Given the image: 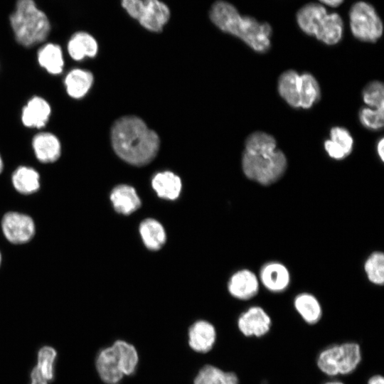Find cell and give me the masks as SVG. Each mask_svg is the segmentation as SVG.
Wrapping results in <instances>:
<instances>
[{
	"label": "cell",
	"mask_w": 384,
	"mask_h": 384,
	"mask_svg": "<svg viewBox=\"0 0 384 384\" xmlns=\"http://www.w3.org/2000/svg\"><path fill=\"white\" fill-rule=\"evenodd\" d=\"M111 141L116 154L124 161L135 166L149 163L159 148L158 134L148 128L144 122L135 116L118 119L111 131Z\"/></svg>",
	"instance_id": "cell-1"
},
{
	"label": "cell",
	"mask_w": 384,
	"mask_h": 384,
	"mask_svg": "<svg viewBox=\"0 0 384 384\" xmlns=\"http://www.w3.org/2000/svg\"><path fill=\"white\" fill-rule=\"evenodd\" d=\"M274 138L262 132L251 134L245 142L242 169L247 177L262 185L274 183L287 167V159L276 149Z\"/></svg>",
	"instance_id": "cell-2"
},
{
	"label": "cell",
	"mask_w": 384,
	"mask_h": 384,
	"mask_svg": "<svg viewBox=\"0 0 384 384\" xmlns=\"http://www.w3.org/2000/svg\"><path fill=\"white\" fill-rule=\"evenodd\" d=\"M210 21L222 31L240 38L252 49L265 53L271 46V26L248 16H241L229 2L218 0L209 11Z\"/></svg>",
	"instance_id": "cell-3"
},
{
	"label": "cell",
	"mask_w": 384,
	"mask_h": 384,
	"mask_svg": "<svg viewBox=\"0 0 384 384\" xmlns=\"http://www.w3.org/2000/svg\"><path fill=\"white\" fill-rule=\"evenodd\" d=\"M9 21L16 41L26 47L45 41L50 29L47 16L33 0H17Z\"/></svg>",
	"instance_id": "cell-4"
},
{
	"label": "cell",
	"mask_w": 384,
	"mask_h": 384,
	"mask_svg": "<svg viewBox=\"0 0 384 384\" xmlns=\"http://www.w3.org/2000/svg\"><path fill=\"white\" fill-rule=\"evenodd\" d=\"M297 21L304 33L327 45H334L342 38L343 23L340 15L329 13L321 4L309 3L302 6L297 14Z\"/></svg>",
	"instance_id": "cell-5"
},
{
	"label": "cell",
	"mask_w": 384,
	"mask_h": 384,
	"mask_svg": "<svg viewBox=\"0 0 384 384\" xmlns=\"http://www.w3.org/2000/svg\"><path fill=\"white\" fill-rule=\"evenodd\" d=\"M362 359L361 349L356 342L333 344L323 349L316 358L319 369L331 377L352 373Z\"/></svg>",
	"instance_id": "cell-6"
},
{
	"label": "cell",
	"mask_w": 384,
	"mask_h": 384,
	"mask_svg": "<svg viewBox=\"0 0 384 384\" xmlns=\"http://www.w3.org/2000/svg\"><path fill=\"white\" fill-rule=\"evenodd\" d=\"M353 35L360 41L373 43L383 34V23L375 9L365 1H358L349 12Z\"/></svg>",
	"instance_id": "cell-7"
},
{
	"label": "cell",
	"mask_w": 384,
	"mask_h": 384,
	"mask_svg": "<svg viewBox=\"0 0 384 384\" xmlns=\"http://www.w3.org/2000/svg\"><path fill=\"white\" fill-rule=\"evenodd\" d=\"M3 231L6 238L14 243L28 241L34 234V223L32 219L18 213L6 214L2 221Z\"/></svg>",
	"instance_id": "cell-8"
},
{
	"label": "cell",
	"mask_w": 384,
	"mask_h": 384,
	"mask_svg": "<svg viewBox=\"0 0 384 384\" xmlns=\"http://www.w3.org/2000/svg\"><path fill=\"white\" fill-rule=\"evenodd\" d=\"M271 319L260 306H252L242 313L238 319V326L245 336L261 337L267 334L271 328Z\"/></svg>",
	"instance_id": "cell-9"
},
{
	"label": "cell",
	"mask_w": 384,
	"mask_h": 384,
	"mask_svg": "<svg viewBox=\"0 0 384 384\" xmlns=\"http://www.w3.org/2000/svg\"><path fill=\"white\" fill-rule=\"evenodd\" d=\"M95 366L100 378L106 384H119L124 377L119 359L112 346L99 351Z\"/></svg>",
	"instance_id": "cell-10"
},
{
	"label": "cell",
	"mask_w": 384,
	"mask_h": 384,
	"mask_svg": "<svg viewBox=\"0 0 384 384\" xmlns=\"http://www.w3.org/2000/svg\"><path fill=\"white\" fill-rule=\"evenodd\" d=\"M144 6L138 21L146 30L152 32L162 31L169 20V6L160 0H143Z\"/></svg>",
	"instance_id": "cell-11"
},
{
	"label": "cell",
	"mask_w": 384,
	"mask_h": 384,
	"mask_svg": "<svg viewBox=\"0 0 384 384\" xmlns=\"http://www.w3.org/2000/svg\"><path fill=\"white\" fill-rule=\"evenodd\" d=\"M188 342L194 351L205 353L210 351L216 341V331L213 324L206 321H198L189 328Z\"/></svg>",
	"instance_id": "cell-12"
},
{
	"label": "cell",
	"mask_w": 384,
	"mask_h": 384,
	"mask_svg": "<svg viewBox=\"0 0 384 384\" xmlns=\"http://www.w3.org/2000/svg\"><path fill=\"white\" fill-rule=\"evenodd\" d=\"M50 112V107L46 100L40 97H33L23 108L22 122L28 127H43L48 121Z\"/></svg>",
	"instance_id": "cell-13"
},
{
	"label": "cell",
	"mask_w": 384,
	"mask_h": 384,
	"mask_svg": "<svg viewBox=\"0 0 384 384\" xmlns=\"http://www.w3.org/2000/svg\"><path fill=\"white\" fill-rule=\"evenodd\" d=\"M259 288L256 275L250 270L237 272L230 279L228 289L235 298L248 299L254 297Z\"/></svg>",
	"instance_id": "cell-14"
},
{
	"label": "cell",
	"mask_w": 384,
	"mask_h": 384,
	"mask_svg": "<svg viewBox=\"0 0 384 384\" xmlns=\"http://www.w3.org/2000/svg\"><path fill=\"white\" fill-rule=\"evenodd\" d=\"M36 158L41 162L55 161L60 156L61 146L59 139L49 132L36 134L32 142Z\"/></svg>",
	"instance_id": "cell-15"
},
{
	"label": "cell",
	"mask_w": 384,
	"mask_h": 384,
	"mask_svg": "<svg viewBox=\"0 0 384 384\" xmlns=\"http://www.w3.org/2000/svg\"><path fill=\"white\" fill-rule=\"evenodd\" d=\"M260 279L270 291L279 292L287 287L289 283V273L282 264L269 262L261 269Z\"/></svg>",
	"instance_id": "cell-16"
},
{
	"label": "cell",
	"mask_w": 384,
	"mask_h": 384,
	"mask_svg": "<svg viewBox=\"0 0 384 384\" xmlns=\"http://www.w3.org/2000/svg\"><path fill=\"white\" fill-rule=\"evenodd\" d=\"M110 199L114 209L124 215L133 213L141 204L135 189L128 185L116 186L111 193Z\"/></svg>",
	"instance_id": "cell-17"
},
{
	"label": "cell",
	"mask_w": 384,
	"mask_h": 384,
	"mask_svg": "<svg viewBox=\"0 0 384 384\" xmlns=\"http://www.w3.org/2000/svg\"><path fill=\"white\" fill-rule=\"evenodd\" d=\"M97 49V43L94 37L82 31L75 33L68 43V53L75 60H80L85 57L95 56Z\"/></svg>",
	"instance_id": "cell-18"
},
{
	"label": "cell",
	"mask_w": 384,
	"mask_h": 384,
	"mask_svg": "<svg viewBox=\"0 0 384 384\" xmlns=\"http://www.w3.org/2000/svg\"><path fill=\"white\" fill-rule=\"evenodd\" d=\"M151 184L159 197L169 200L177 198L181 189L180 178L170 171L156 174L152 178Z\"/></svg>",
	"instance_id": "cell-19"
},
{
	"label": "cell",
	"mask_w": 384,
	"mask_h": 384,
	"mask_svg": "<svg viewBox=\"0 0 384 384\" xmlns=\"http://www.w3.org/2000/svg\"><path fill=\"white\" fill-rule=\"evenodd\" d=\"M92 82V74L82 69L70 70L65 79L66 91L71 97L75 99L84 97L91 87Z\"/></svg>",
	"instance_id": "cell-20"
},
{
	"label": "cell",
	"mask_w": 384,
	"mask_h": 384,
	"mask_svg": "<svg viewBox=\"0 0 384 384\" xmlns=\"http://www.w3.org/2000/svg\"><path fill=\"white\" fill-rule=\"evenodd\" d=\"M299 78L294 70L283 73L278 80V91L281 97L292 107H299Z\"/></svg>",
	"instance_id": "cell-21"
},
{
	"label": "cell",
	"mask_w": 384,
	"mask_h": 384,
	"mask_svg": "<svg viewBox=\"0 0 384 384\" xmlns=\"http://www.w3.org/2000/svg\"><path fill=\"white\" fill-rule=\"evenodd\" d=\"M193 384H239V379L233 372L223 371L213 365H206L198 371Z\"/></svg>",
	"instance_id": "cell-22"
},
{
	"label": "cell",
	"mask_w": 384,
	"mask_h": 384,
	"mask_svg": "<svg viewBox=\"0 0 384 384\" xmlns=\"http://www.w3.org/2000/svg\"><path fill=\"white\" fill-rule=\"evenodd\" d=\"M38 61L48 73L53 75L61 73L64 61L60 47L53 43L45 45L38 52Z\"/></svg>",
	"instance_id": "cell-23"
},
{
	"label": "cell",
	"mask_w": 384,
	"mask_h": 384,
	"mask_svg": "<svg viewBox=\"0 0 384 384\" xmlns=\"http://www.w3.org/2000/svg\"><path fill=\"white\" fill-rule=\"evenodd\" d=\"M139 231L144 245L150 250H156L161 247L166 240V233L163 226L156 220H144L139 227Z\"/></svg>",
	"instance_id": "cell-24"
},
{
	"label": "cell",
	"mask_w": 384,
	"mask_h": 384,
	"mask_svg": "<svg viewBox=\"0 0 384 384\" xmlns=\"http://www.w3.org/2000/svg\"><path fill=\"white\" fill-rule=\"evenodd\" d=\"M294 306L302 319L309 324L317 323L321 317V307L318 300L311 294H299L294 300Z\"/></svg>",
	"instance_id": "cell-25"
},
{
	"label": "cell",
	"mask_w": 384,
	"mask_h": 384,
	"mask_svg": "<svg viewBox=\"0 0 384 384\" xmlns=\"http://www.w3.org/2000/svg\"><path fill=\"white\" fill-rule=\"evenodd\" d=\"M112 346L118 356L124 376L134 374L139 363V355L134 345L124 340H117Z\"/></svg>",
	"instance_id": "cell-26"
},
{
	"label": "cell",
	"mask_w": 384,
	"mask_h": 384,
	"mask_svg": "<svg viewBox=\"0 0 384 384\" xmlns=\"http://www.w3.org/2000/svg\"><path fill=\"white\" fill-rule=\"evenodd\" d=\"M320 87L314 77L308 73L299 78V107L310 108L320 98Z\"/></svg>",
	"instance_id": "cell-27"
},
{
	"label": "cell",
	"mask_w": 384,
	"mask_h": 384,
	"mask_svg": "<svg viewBox=\"0 0 384 384\" xmlns=\"http://www.w3.org/2000/svg\"><path fill=\"white\" fill-rule=\"evenodd\" d=\"M12 182L18 191L25 194L36 191L40 186L38 172L26 166H20L14 172Z\"/></svg>",
	"instance_id": "cell-28"
},
{
	"label": "cell",
	"mask_w": 384,
	"mask_h": 384,
	"mask_svg": "<svg viewBox=\"0 0 384 384\" xmlns=\"http://www.w3.org/2000/svg\"><path fill=\"white\" fill-rule=\"evenodd\" d=\"M56 357V351L48 346H43L38 352L36 367L41 375L48 382L54 379V364Z\"/></svg>",
	"instance_id": "cell-29"
},
{
	"label": "cell",
	"mask_w": 384,
	"mask_h": 384,
	"mask_svg": "<svg viewBox=\"0 0 384 384\" xmlns=\"http://www.w3.org/2000/svg\"><path fill=\"white\" fill-rule=\"evenodd\" d=\"M365 270L370 282L383 284L384 282V256L382 252H373L365 263Z\"/></svg>",
	"instance_id": "cell-30"
},
{
	"label": "cell",
	"mask_w": 384,
	"mask_h": 384,
	"mask_svg": "<svg viewBox=\"0 0 384 384\" xmlns=\"http://www.w3.org/2000/svg\"><path fill=\"white\" fill-rule=\"evenodd\" d=\"M363 98L364 102L375 109L384 107V87L381 82H370L363 90Z\"/></svg>",
	"instance_id": "cell-31"
},
{
	"label": "cell",
	"mask_w": 384,
	"mask_h": 384,
	"mask_svg": "<svg viewBox=\"0 0 384 384\" xmlns=\"http://www.w3.org/2000/svg\"><path fill=\"white\" fill-rule=\"evenodd\" d=\"M383 112L384 107L374 110L363 107L360 111L359 119L365 127L373 130H378L383 127Z\"/></svg>",
	"instance_id": "cell-32"
},
{
	"label": "cell",
	"mask_w": 384,
	"mask_h": 384,
	"mask_svg": "<svg viewBox=\"0 0 384 384\" xmlns=\"http://www.w3.org/2000/svg\"><path fill=\"white\" fill-rule=\"evenodd\" d=\"M330 140L340 146L348 156L352 149L353 141L347 129L340 127H335L331 129Z\"/></svg>",
	"instance_id": "cell-33"
},
{
	"label": "cell",
	"mask_w": 384,
	"mask_h": 384,
	"mask_svg": "<svg viewBox=\"0 0 384 384\" xmlns=\"http://www.w3.org/2000/svg\"><path fill=\"white\" fill-rule=\"evenodd\" d=\"M121 4L129 16L139 20L143 10V0H122Z\"/></svg>",
	"instance_id": "cell-34"
},
{
	"label": "cell",
	"mask_w": 384,
	"mask_h": 384,
	"mask_svg": "<svg viewBox=\"0 0 384 384\" xmlns=\"http://www.w3.org/2000/svg\"><path fill=\"white\" fill-rule=\"evenodd\" d=\"M324 148L329 156L334 159L341 160L347 156L345 151L330 139L325 141Z\"/></svg>",
	"instance_id": "cell-35"
},
{
	"label": "cell",
	"mask_w": 384,
	"mask_h": 384,
	"mask_svg": "<svg viewBox=\"0 0 384 384\" xmlns=\"http://www.w3.org/2000/svg\"><path fill=\"white\" fill-rule=\"evenodd\" d=\"M46 380L40 373L37 368L35 366L31 372V383L30 384H48Z\"/></svg>",
	"instance_id": "cell-36"
},
{
	"label": "cell",
	"mask_w": 384,
	"mask_h": 384,
	"mask_svg": "<svg viewBox=\"0 0 384 384\" xmlns=\"http://www.w3.org/2000/svg\"><path fill=\"white\" fill-rule=\"evenodd\" d=\"M368 384H384V378L380 375H374L369 378Z\"/></svg>",
	"instance_id": "cell-37"
},
{
	"label": "cell",
	"mask_w": 384,
	"mask_h": 384,
	"mask_svg": "<svg viewBox=\"0 0 384 384\" xmlns=\"http://www.w3.org/2000/svg\"><path fill=\"white\" fill-rule=\"evenodd\" d=\"M321 3L324 4L325 5L336 7L341 5L344 0H319Z\"/></svg>",
	"instance_id": "cell-38"
},
{
	"label": "cell",
	"mask_w": 384,
	"mask_h": 384,
	"mask_svg": "<svg viewBox=\"0 0 384 384\" xmlns=\"http://www.w3.org/2000/svg\"><path fill=\"white\" fill-rule=\"evenodd\" d=\"M377 151H378V154L380 158V159L382 160V161H383L384 159H383V152H384V139L383 138H382L378 143V145H377Z\"/></svg>",
	"instance_id": "cell-39"
},
{
	"label": "cell",
	"mask_w": 384,
	"mask_h": 384,
	"mask_svg": "<svg viewBox=\"0 0 384 384\" xmlns=\"http://www.w3.org/2000/svg\"><path fill=\"white\" fill-rule=\"evenodd\" d=\"M324 384H344L343 383L338 380H331L325 383Z\"/></svg>",
	"instance_id": "cell-40"
},
{
	"label": "cell",
	"mask_w": 384,
	"mask_h": 384,
	"mask_svg": "<svg viewBox=\"0 0 384 384\" xmlns=\"http://www.w3.org/2000/svg\"><path fill=\"white\" fill-rule=\"evenodd\" d=\"M2 169H3V161H2L1 157L0 156V173L1 172Z\"/></svg>",
	"instance_id": "cell-41"
},
{
	"label": "cell",
	"mask_w": 384,
	"mask_h": 384,
	"mask_svg": "<svg viewBox=\"0 0 384 384\" xmlns=\"http://www.w3.org/2000/svg\"><path fill=\"white\" fill-rule=\"evenodd\" d=\"M0 262H1V255H0Z\"/></svg>",
	"instance_id": "cell-42"
}]
</instances>
